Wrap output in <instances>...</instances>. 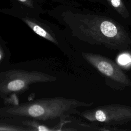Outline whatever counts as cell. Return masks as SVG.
I'll list each match as a JSON object with an SVG mask.
<instances>
[{
  "label": "cell",
  "instance_id": "obj_1",
  "mask_svg": "<svg viewBox=\"0 0 131 131\" xmlns=\"http://www.w3.org/2000/svg\"><path fill=\"white\" fill-rule=\"evenodd\" d=\"M72 35L92 45L114 50L130 48L131 38L123 26L109 17L95 13L70 12L63 19Z\"/></svg>",
  "mask_w": 131,
  "mask_h": 131
},
{
  "label": "cell",
  "instance_id": "obj_2",
  "mask_svg": "<svg viewBox=\"0 0 131 131\" xmlns=\"http://www.w3.org/2000/svg\"><path fill=\"white\" fill-rule=\"evenodd\" d=\"M94 104V102H86L62 97L42 98L0 107V117L50 123L52 121L60 122L73 115L78 114L80 112L78 108L90 107Z\"/></svg>",
  "mask_w": 131,
  "mask_h": 131
},
{
  "label": "cell",
  "instance_id": "obj_3",
  "mask_svg": "<svg viewBox=\"0 0 131 131\" xmlns=\"http://www.w3.org/2000/svg\"><path fill=\"white\" fill-rule=\"evenodd\" d=\"M57 77L39 71L12 69L0 72V97L10 96L27 90L33 83L53 82Z\"/></svg>",
  "mask_w": 131,
  "mask_h": 131
},
{
  "label": "cell",
  "instance_id": "obj_4",
  "mask_svg": "<svg viewBox=\"0 0 131 131\" xmlns=\"http://www.w3.org/2000/svg\"><path fill=\"white\" fill-rule=\"evenodd\" d=\"M79 115L92 122L121 125L131 122V106L111 104L79 112Z\"/></svg>",
  "mask_w": 131,
  "mask_h": 131
},
{
  "label": "cell",
  "instance_id": "obj_5",
  "mask_svg": "<svg viewBox=\"0 0 131 131\" xmlns=\"http://www.w3.org/2000/svg\"><path fill=\"white\" fill-rule=\"evenodd\" d=\"M83 58L100 73L125 86H131V80L123 70L113 61L100 55L82 52Z\"/></svg>",
  "mask_w": 131,
  "mask_h": 131
},
{
  "label": "cell",
  "instance_id": "obj_6",
  "mask_svg": "<svg viewBox=\"0 0 131 131\" xmlns=\"http://www.w3.org/2000/svg\"><path fill=\"white\" fill-rule=\"evenodd\" d=\"M21 19L35 34L57 46L59 45L55 33L48 26L28 16L23 17Z\"/></svg>",
  "mask_w": 131,
  "mask_h": 131
},
{
  "label": "cell",
  "instance_id": "obj_7",
  "mask_svg": "<svg viewBox=\"0 0 131 131\" xmlns=\"http://www.w3.org/2000/svg\"><path fill=\"white\" fill-rule=\"evenodd\" d=\"M105 6L110 7L124 19H127L130 16L128 3L125 0H103Z\"/></svg>",
  "mask_w": 131,
  "mask_h": 131
},
{
  "label": "cell",
  "instance_id": "obj_8",
  "mask_svg": "<svg viewBox=\"0 0 131 131\" xmlns=\"http://www.w3.org/2000/svg\"><path fill=\"white\" fill-rule=\"evenodd\" d=\"M16 131L29 130L26 127L17 123L14 120L9 118H3L0 120V131Z\"/></svg>",
  "mask_w": 131,
  "mask_h": 131
},
{
  "label": "cell",
  "instance_id": "obj_9",
  "mask_svg": "<svg viewBox=\"0 0 131 131\" xmlns=\"http://www.w3.org/2000/svg\"><path fill=\"white\" fill-rule=\"evenodd\" d=\"M5 44V41H0V67L9 61L10 57V53Z\"/></svg>",
  "mask_w": 131,
  "mask_h": 131
},
{
  "label": "cell",
  "instance_id": "obj_10",
  "mask_svg": "<svg viewBox=\"0 0 131 131\" xmlns=\"http://www.w3.org/2000/svg\"><path fill=\"white\" fill-rule=\"evenodd\" d=\"M20 2L23 3L24 5L30 8H33V2L32 0H18Z\"/></svg>",
  "mask_w": 131,
  "mask_h": 131
},
{
  "label": "cell",
  "instance_id": "obj_11",
  "mask_svg": "<svg viewBox=\"0 0 131 131\" xmlns=\"http://www.w3.org/2000/svg\"><path fill=\"white\" fill-rule=\"evenodd\" d=\"M85 1H88L92 3H100V4L105 5V3L103 0H85Z\"/></svg>",
  "mask_w": 131,
  "mask_h": 131
},
{
  "label": "cell",
  "instance_id": "obj_12",
  "mask_svg": "<svg viewBox=\"0 0 131 131\" xmlns=\"http://www.w3.org/2000/svg\"><path fill=\"white\" fill-rule=\"evenodd\" d=\"M0 41H4L3 40V39H2V38L1 37V36H0Z\"/></svg>",
  "mask_w": 131,
  "mask_h": 131
}]
</instances>
